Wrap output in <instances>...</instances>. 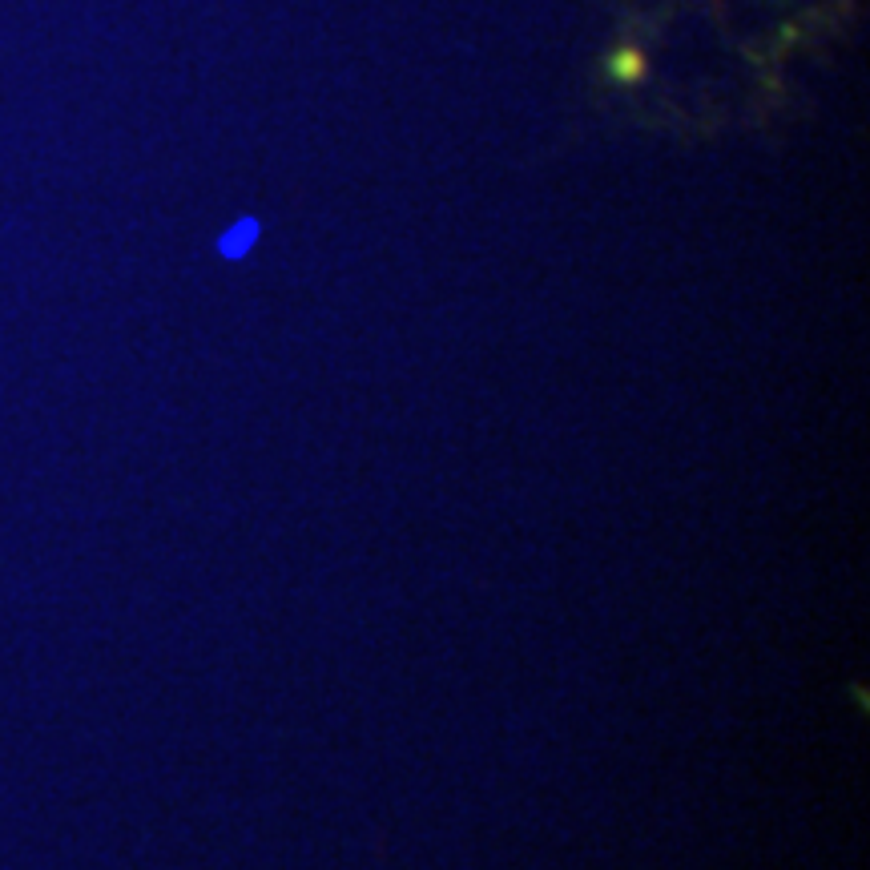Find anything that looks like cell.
Segmentation results:
<instances>
[{
  "instance_id": "obj_2",
  "label": "cell",
  "mask_w": 870,
  "mask_h": 870,
  "mask_svg": "<svg viewBox=\"0 0 870 870\" xmlns=\"http://www.w3.org/2000/svg\"><path fill=\"white\" fill-rule=\"evenodd\" d=\"M254 234H258V226H254V222H238V226H234V238H230L222 250H226L230 258H238V254H246V250H250Z\"/></svg>"
},
{
  "instance_id": "obj_1",
  "label": "cell",
  "mask_w": 870,
  "mask_h": 870,
  "mask_svg": "<svg viewBox=\"0 0 870 870\" xmlns=\"http://www.w3.org/2000/svg\"><path fill=\"white\" fill-rule=\"evenodd\" d=\"M609 73H613L617 81H641V77H645V57H641L637 49H621V53L609 61Z\"/></svg>"
}]
</instances>
